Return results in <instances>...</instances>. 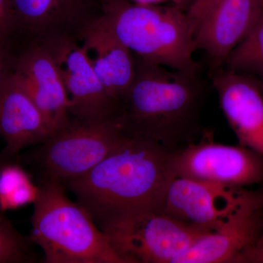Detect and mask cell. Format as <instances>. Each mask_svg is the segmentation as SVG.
I'll use <instances>...</instances> for the list:
<instances>
[{
	"instance_id": "13",
	"label": "cell",
	"mask_w": 263,
	"mask_h": 263,
	"mask_svg": "<svg viewBox=\"0 0 263 263\" xmlns=\"http://www.w3.org/2000/svg\"><path fill=\"white\" fill-rule=\"evenodd\" d=\"M245 191V188L176 177L167 190L162 212L213 231L237 206Z\"/></svg>"
},
{
	"instance_id": "23",
	"label": "cell",
	"mask_w": 263,
	"mask_h": 263,
	"mask_svg": "<svg viewBox=\"0 0 263 263\" xmlns=\"http://www.w3.org/2000/svg\"><path fill=\"white\" fill-rule=\"evenodd\" d=\"M129 1L142 5H159L169 0H129Z\"/></svg>"
},
{
	"instance_id": "4",
	"label": "cell",
	"mask_w": 263,
	"mask_h": 263,
	"mask_svg": "<svg viewBox=\"0 0 263 263\" xmlns=\"http://www.w3.org/2000/svg\"><path fill=\"white\" fill-rule=\"evenodd\" d=\"M29 239L47 263H125L86 208L57 180L47 179L34 202Z\"/></svg>"
},
{
	"instance_id": "8",
	"label": "cell",
	"mask_w": 263,
	"mask_h": 263,
	"mask_svg": "<svg viewBox=\"0 0 263 263\" xmlns=\"http://www.w3.org/2000/svg\"><path fill=\"white\" fill-rule=\"evenodd\" d=\"M263 228V194L245 190L237 206L174 263H245Z\"/></svg>"
},
{
	"instance_id": "9",
	"label": "cell",
	"mask_w": 263,
	"mask_h": 263,
	"mask_svg": "<svg viewBox=\"0 0 263 263\" xmlns=\"http://www.w3.org/2000/svg\"><path fill=\"white\" fill-rule=\"evenodd\" d=\"M262 9L257 0H193L186 13L195 48L205 52L215 65L224 63Z\"/></svg>"
},
{
	"instance_id": "25",
	"label": "cell",
	"mask_w": 263,
	"mask_h": 263,
	"mask_svg": "<svg viewBox=\"0 0 263 263\" xmlns=\"http://www.w3.org/2000/svg\"><path fill=\"white\" fill-rule=\"evenodd\" d=\"M193 1V0H169V2L172 3L173 4L179 7V8H182L183 10L186 7L190 6Z\"/></svg>"
},
{
	"instance_id": "20",
	"label": "cell",
	"mask_w": 263,
	"mask_h": 263,
	"mask_svg": "<svg viewBox=\"0 0 263 263\" xmlns=\"http://www.w3.org/2000/svg\"><path fill=\"white\" fill-rule=\"evenodd\" d=\"M15 23L10 0H0V44H10Z\"/></svg>"
},
{
	"instance_id": "15",
	"label": "cell",
	"mask_w": 263,
	"mask_h": 263,
	"mask_svg": "<svg viewBox=\"0 0 263 263\" xmlns=\"http://www.w3.org/2000/svg\"><path fill=\"white\" fill-rule=\"evenodd\" d=\"M79 40L86 48L99 79L119 109L136 77L135 55L101 16L83 30Z\"/></svg>"
},
{
	"instance_id": "2",
	"label": "cell",
	"mask_w": 263,
	"mask_h": 263,
	"mask_svg": "<svg viewBox=\"0 0 263 263\" xmlns=\"http://www.w3.org/2000/svg\"><path fill=\"white\" fill-rule=\"evenodd\" d=\"M197 73L136 60L133 84L116 119L129 136L179 152L203 136L205 91Z\"/></svg>"
},
{
	"instance_id": "27",
	"label": "cell",
	"mask_w": 263,
	"mask_h": 263,
	"mask_svg": "<svg viewBox=\"0 0 263 263\" xmlns=\"http://www.w3.org/2000/svg\"><path fill=\"white\" fill-rule=\"evenodd\" d=\"M261 86H262V91H263V80H262V84H261Z\"/></svg>"
},
{
	"instance_id": "6",
	"label": "cell",
	"mask_w": 263,
	"mask_h": 263,
	"mask_svg": "<svg viewBox=\"0 0 263 263\" xmlns=\"http://www.w3.org/2000/svg\"><path fill=\"white\" fill-rule=\"evenodd\" d=\"M128 136L116 118L98 121L70 119L65 127L43 142L36 160L47 179L63 183L87 174Z\"/></svg>"
},
{
	"instance_id": "18",
	"label": "cell",
	"mask_w": 263,
	"mask_h": 263,
	"mask_svg": "<svg viewBox=\"0 0 263 263\" xmlns=\"http://www.w3.org/2000/svg\"><path fill=\"white\" fill-rule=\"evenodd\" d=\"M229 70L257 76L263 80V9L247 35L226 60Z\"/></svg>"
},
{
	"instance_id": "16",
	"label": "cell",
	"mask_w": 263,
	"mask_h": 263,
	"mask_svg": "<svg viewBox=\"0 0 263 263\" xmlns=\"http://www.w3.org/2000/svg\"><path fill=\"white\" fill-rule=\"evenodd\" d=\"M52 135L44 116L10 70L0 86V136L6 143L3 151L15 158L24 148L43 143Z\"/></svg>"
},
{
	"instance_id": "19",
	"label": "cell",
	"mask_w": 263,
	"mask_h": 263,
	"mask_svg": "<svg viewBox=\"0 0 263 263\" xmlns=\"http://www.w3.org/2000/svg\"><path fill=\"white\" fill-rule=\"evenodd\" d=\"M31 243L29 238L18 233L0 212V263L34 261Z\"/></svg>"
},
{
	"instance_id": "7",
	"label": "cell",
	"mask_w": 263,
	"mask_h": 263,
	"mask_svg": "<svg viewBox=\"0 0 263 263\" xmlns=\"http://www.w3.org/2000/svg\"><path fill=\"white\" fill-rule=\"evenodd\" d=\"M174 170L176 177L245 188L263 183V155L242 145L216 143L204 133L175 153Z\"/></svg>"
},
{
	"instance_id": "3",
	"label": "cell",
	"mask_w": 263,
	"mask_h": 263,
	"mask_svg": "<svg viewBox=\"0 0 263 263\" xmlns=\"http://www.w3.org/2000/svg\"><path fill=\"white\" fill-rule=\"evenodd\" d=\"M102 19L138 59L172 70L198 73L193 27L187 13L174 6L103 0Z\"/></svg>"
},
{
	"instance_id": "24",
	"label": "cell",
	"mask_w": 263,
	"mask_h": 263,
	"mask_svg": "<svg viewBox=\"0 0 263 263\" xmlns=\"http://www.w3.org/2000/svg\"><path fill=\"white\" fill-rule=\"evenodd\" d=\"M15 157H11L7 154L6 152L3 151V152L0 153V169L3 167V165H5V164L8 163V162H12V161H14Z\"/></svg>"
},
{
	"instance_id": "26",
	"label": "cell",
	"mask_w": 263,
	"mask_h": 263,
	"mask_svg": "<svg viewBox=\"0 0 263 263\" xmlns=\"http://www.w3.org/2000/svg\"><path fill=\"white\" fill-rule=\"evenodd\" d=\"M257 1L259 5L263 8V0H257Z\"/></svg>"
},
{
	"instance_id": "11",
	"label": "cell",
	"mask_w": 263,
	"mask_h": 263,
	"mask_svg": "<svg viewBox=\"0 0 263 263\" xmlns=\"http://www.w3.org/2000/svg\"><path fill=\"white\" fill-rule=\"evenodd\" d=\"M12 72L44 116L53 133L70 121V103L56 57L46 45L29 43L17 57Z\"/></svg>"
},
{
	"instance_id": "14",
	"label": "cell",
	"mask_w": 263,
	"mask_h": 263,
	"mask_svg": "<svg viewBox=\"0 0 263 263\" xmlns=\"http://www.w3.org/2000/svg\"><path fill=\"white\" fill-rule=\"evenodd\" d=\"M223 114L238 143L263 155V91L250 76L228 71L213 81Z\"/></svg>"
},
{
	"instance_id": "17",
	"label": "cell",
	"mask_w": 263,
	"mask_h": 263,
	"mask_svg": "<svg viewBox=\"0 0 263 263\" xmlns=\"http://www.w3.org/2000/svg\"><path fill=\"white\" fill-rule=\"evenodd\" d=\"M39 192L40 188L32 183L28 173L14 161L0 169V212L34 203Z\"/></svg>"
},
{
	"instance_id": "12",
	"label": "cell",
	"mask_w": 263,
	"mask_h": 263,
	"mask_svg": "<svg viewBox=\"0 0 263 263\" xmlns=\"http://www.w3.org/2000/svg\"><path fill=\"white\" fill-rule=\"evenodd\" d=\"M76 40L48 43L56 57L70 100L74 119L105 120L117 117L119 106L95 72L86 48Z\"/></svg>"
},
{
	"instance_id": "22",
	"label": "cell",
	"mask_w": 263,
	"mask_h": 263,
	"mask_svg": "<svg viewBox=\"0 0 263 263\" xmlns=\"http://www.w3.org/2000/svg\"><path fill=\"white\" fill-rule=\"evenodd\" d=\"M262 191L263 194V187ZM245 263H263V228L257 245L249 252Z\"/></svg>"
},
{
	"instance_id": "21",
	"label": "cell",
	"mask_w": 263,
	"mask_h": 263,
	"mask_svg": "<svg viewBox=\"0 0 263 263\" xmlns=\"http://www.w3.org/2000/svg\"><path fill=\"white\" fill-rule=\"evenodd\" d=\"M12 67V53L8 44H0V86Z\"/></svg>"
},
{
	"instance_id": "5",
	"label": "cell",
	"mask_w": 263,
	"mask_h": 263,
	"mask_svg": "<svg viewBox=\"0 0 263 263\" xmlns=\"http://www.w3.org/2000/svg\"><path fill=\"white\" fill-rule=\"evenodd\" d=\"M100 228L125 263H174L212 232L160 212L119 216Z\"/></svg>"
},
{
	"instance_id": "1",
	"label": "cell",
	"mask_w": 263,
	"mask_h": 263,
	"mask_svg": "<svg viewBox=\"0 0 263 263\" xmlns=\"http://www.w3.org/2000/svg\"><path fill=\"white\" fill-rule=\"evenodd\" d=\"M176 152L129 136L87 174L62 184L99 226L134 213L162 212L167 190L176 178Z\"/></svg>"
},
{
	"instance_id": "10",
	"label": "cell",
	"mask_w": 263,
	"mask_h": 263,
	"mask_svg": "<svg viewBox=\"0 0 263 263\" xmlns=\"http://www.w3.org/2000/svg\"><path fill=\"white\" fill-rule=\"evenodd\" d=\"M103 0H10L16 33L29 43L79 39L81 33L101 15Z\"/></svg>"
}]
</instances>
